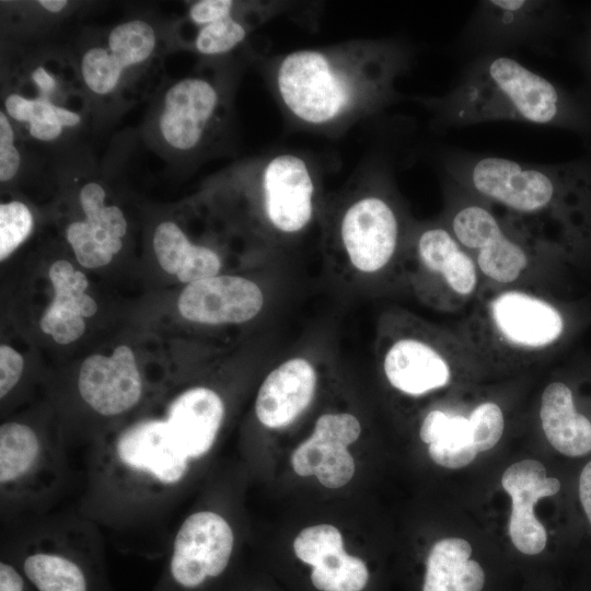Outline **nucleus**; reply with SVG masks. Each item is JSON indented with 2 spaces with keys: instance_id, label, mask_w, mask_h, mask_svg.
I'll return each mask as SVG.
<instances>
[{
  "instance_id": "obj_24",
  "label": "nucleus",
  "mask_w": 591,
  "mask_h": 591,
  "mask_svg": "<svg viewBox=\"0 0 591 591\" xmlns=\"http://www.w3.org/2000/svg\"><path fill=\"white\" fill-rule=\"evenodd\" d=\"M538 418L549 444L567 456H582L591 451V418L577 405L569 381L556 379L543 390Z\"/></svg>"
},
{
  "instance_id": "obj_30",
  "label": "nucleus",
  "mask_w": 591,
  "mask_h": 591,
  "mask_svg": "<svg viewBox=\"0 0 591 591\" xmlns=\"http://www.w3.org/2000/svg\"><path fill=\"white\" fill-rule=\"evenodd\" d=\"M188 28L193 31L189 37L193 47L206 56L231 51L245 39L247 34L245 24L236 16V11L221 19Z\"/></svg>"
},
{
  "instance_id": "obj_36",
  "label": "nucleus",
  "mask_w": 591,
  "mask_h": 591,
  "mask_svg": "<svg viewBox=\"0 0 591 591\" xmlns=\"http://www.w3.org/2000/svg\"><path fill=\"white\" fill-rule=\"evenodd\" d=\"M24 369L22 356L12 347H0V397H7L20 382Z\"/></svg>"
},
{
  "instance_id": "obj_7",
  "label": "nucleus",
  "mask_w": 591,
  "mask_h": 591,
  "mask_svg": "<svg viewBox=\"0 0 591 591\" xmlns=\"http://www.w3.org/2000/svg\"><path fill=\"white\" fill-rule=\"evenodd\" d=\"M374 358L386 383L410 398L426 397L484 373L453 327L398 306L378 317Z\"/></svg>"
},
{
  "instance_id": "obj_37",
  "label": "nucleus",
  "mask_w": 591,
  "mask_h": 591,
  "mask_svg": "<svg viewBox=\"0 0 591 591\" xmlns=\"http://www.w3.org/2000/svg\"><path fill=\"white\" fill-rule=\"evenodd\" d=\"M25 581L16 567L2 559L0 561V591H24Z\"/></svg>"
},
{
  "instance_id": "obj_38",
  "label": "nucleus",
  "mask_w": 591,
  "mask_h": 591,
  "mask_svg": "<svg viewBox=\"0 0 591 591\" xmlns=\"http://www.w3.org/2000/svg\"><path fill=\"white\" fill-rule=\"evenodd\" d=\"M578 57L584 69L591 89V18L579 39ZM586 94L591 99V92Z\"/></svg>"
},
{
  "instance_id": "obj_29",
  "label": "nucleus",
  "mask_w": 591,
  "mask_h": 591,
  "mask_svg": "<svg viewBox=\"0 0 591 591\" xmlns=\"http://www.w3.org/2000/svg\"><path fill=\"white\" fill-rule=\"evenodd\" d=\"M152 244L162 269L175 276L185 271L204 252V244L194 242L179 223L172 220L158 224Z\"/></svg>"
},
{
  "instance_id": "obj_18",
  "label": "nucleus",
  "mask_w": 591,
  "mask_h": 591,
  "mask_svg": "<svg viewBox=\"0 0 591 591\" xmlns=\"http://www.w3.org/2000/svg\"><path fill=\"white\" fill-rule=\"evenodd\" d=\"M221 109L219 90L201 77H187L164 93L157 116L163 143L175 152L197 149L212 130Z\"/></svg>"
},
{
  "instance_id": "obj_5",
  "label": "nucleus",
  "mask_w": 591,
  "mask_h": 591,
  "mask_svg": "<svg viewBox=\"0 0 591 591\" xmlns=\"http://www.w3.org/2000/svg\"><path fill=\"white\" fill-rule=\"evenodd\" d=\"M474 260L482 287L525 286L563 292L570 268L563 252L448 178L440 216Z\"/></svg>"
},
{
  "instance_id": "obj_8",
  "label": "nucleus",
  "mask_w": 591,
  "mask_h": 591,
  "mask_svg": "<svg viewBox=\"0 0 591 591\" xmlns=\"http://www.w3.org/2000/svg\"><path fill=\"white\" fill-rule=\"evenodd\" d=\"M414 223L386 183L359 194L339 210L328 235L333 271L362 289L402 286V262Z\"/></svg>"
},
{
  "instance_id": "obj_1",
  "label": "nucleus",
  "mask_w": 591,
  "mask_h": 591,
  "mask_svg": "<svg viewBox=\"0 0 591 591\" xmlns=\"http://www.w3.org/2000/svg\"><path fill=\"white\" fill-rule=\"evenodd\" d=\"M225 415L216 389L192 385L170 398L162 414L97 437L88 452L81 517L127 530L167 515L196 465L213 450Z\"/></svg>"
},
{
  "instance_id": "obj_21",
  "label": "nucleus",
  "mask_w": 591,
  "mask_h": 591,
  "mask_svg": "<svg viewBox=\"0 0 591 591\" xmlns=\"http://www.w3.org/2000/svg\"><path fill=\"white\" fill-rule=\"evenodd\" d=\"M77 391L82 403L100 417H120L136 408L144 386L132 350L120 345L109 357L92 355L84 359Z\"/></svg>"
},
{
  "instance_id": "obj_12",
  "label": "nucleus",
  "mask_w": 591,
  "mask_h": 591,
  "mask_svg": "<svg viewBox=\"0 0 591 591\" xmlns=\"http://www.w3.org/2000/svg\"><path fill=\"white\" fill-rule=\"evenodd\" d=\"M568 12L558 1H480L453 48L474 58L529 46L546 49L566 30Z\"/></svg>"
},
{
  "instance_id": "obj_14",
  "label": "nucleus",
  "mask_w": 591,
  "mask_h": 591,
  "mask_svg": "<svg viewBox=\"0 0 591 591\" xmlns=\"http://www.w3.org/2000/svg\"><path fill=\"white\" fill-rule=\"evenodd\" d=\"M154 27L132 19L112 27L100 40L88 46L79 59V74L94 95H118L136 74H144L158 50Z\"/></svg>"
},
{
  "instance_id": "obj_19",
  "label": "nucleus",
  "mask_w": 591,
  "mask_h": 591,
  "mask_svg": "<svg viewBox=\"0 0 591 591\" xmlns=\"http://www.w3.org/2000/svg\"><path fill=\"white\" fill-rule=\"evenodd\" d=\"M82 524L43 526L20 541L21 570L37 591H88L86 576L74 556Z\"/></svg>"
},
{
  "instance_id": "obj_33",
  "label": "nucleus",
  "mask_w": 591,
  "mask_h": 591,
  "mask_svg": "<svg viewBox=\"0 0 591 591\" xmlns=\"http://www.w3.org/2000/svg\"><path fill=\"white\" fill-rule=\"evenodd\" d=\"M297 557L312 567L327 554L344 549L341 533L331 524H317L302 530L293 542Z\"/></svg>"
},
{
  "instance_id": "obj_2",
  "label": "nucleus",
  "mask_w": 591,
  "mask_h": 591,
  "mask_svg": "<svg viewBox=\"0 0 591 591\" xmlns=\"http://www.w3.org/2000/svg\"><path fill=\"white\" fill-rule=\"evenodd\" d=\"M442 163L449 181L578 268L591 266V158L538 164L452 150Z\"/></svg>"
},
{
  "instance_id": "obj_15",
  "label": "nucleus",
  "mask_w": 591,
  "mask_h": 591,
  "mask_svg": "<svg viewBox=\"0 0 591 591\" xmlns=\"http://www.w3.org/2000/svg\"><path fill=\"white\" fill-rule=\"evenodd\" d=\"M334 355L324 343L313 341L285 357L258 387L254 414L270 430L294 424L312 405L326 362Z\"/></svg>"
},
{
  "instance_id": "obj_26",
  "label": "nucleus",
  "mask_w": 591,
  "mask_h": 591,
  "mask_svg": "<svg viewBox=\"0 0 591 591\" xmlns=\"http://www.w3.org/2000/svg\"><path fill=\"white\" fill-rule=\"evenodd\" d=\"M472 547L463 538L438 541L427 558L422 591H480L485 573L480 565L470 559Z\"/></svg>"
},
{
  "instance_id": "obj_31",
  "label": "nucleus",
  "mask_w": 591,
  "mask_h": 591,
  "mask_svg": "<svg viewBox=\"0 0 591 591\" xmlns=\"http://www.w3.org/2000/svg\"><path fill=\"white\" fill-rule=\"evenodd\" d=\"M473 442L478 452L493 449L501 439L506 429V413L494 399H484L470 408Z\"/></svg>"
},
{
  "instance_id": "obj_34",
  "label": "nucleus",
  "mask_w": 591,
  "mask_h": 591,
  "mask_svg": "<svg viewBox=\"0 0 591 591\" xmlns=\"http://www.w3.org/2000/svg\"><path fill=\"white\" fill-rule=\"evenodd\" d=\"M21 154L15 146V132L11 119L0 111V181H11L19 172Z\"/></svg>"
},
{
  "instance_id": "obj_16",
  "label": "nucleus",
  "mask_w": 591,
  "mask_h": 591,
  "mask_svg": "<svg viewBox=\"0 0 591 591\" xmlns=\"http://www.w3.org/2000/svg\"><path fill=\"white\" fill-rule=\"evenodd\" d=\"M234 532L224 515L210 509L188 513L171 542L167 573L177 588L193 590L220 576L234 548Z\"/></svg>"
},
{
  "instance_id": "obj_9",
  "label": "nucleus",
  "mask_w": 591,
  "mask_h": 591,
  "mask_svg": "<svg viewBox=\"0 0 591 591\" xmlns=\"http://www.w3.org/2000/svg\"><path fill=\"white\" fill-rule=\"evenodd\" d=\"M402 286L426 306L454 313L472 305L483 283L474 260L439 217L414 223L402 262Z\"/></svg>"
},
{
  "instance_id": "obj_35",
  "label": "nucleus",
  "mask_w": 591,
  "mask_h": 591,
  "mask_svg": "<svg viewBox=\"0 0 591 591\" xmlns=\"http://www.w3.org/2000/svg\"><path fill=\"white\" fill-rule=\"evenodd\" d=\"M236 11L232 0H199L189 5L187 11L188 27L221 19Z\"/></svg>"
},
{
  "instance_id": "obj_17",
  "label": "nucleus",
  "mask_w": 591,
  "mask_h": 591,
  "mask_svg": "<svg viewBox=\"0 0 591 591\" xmlns=\"http://www.w3.org/2000/svg\"><path fill=\"white\" fill-rule=\"evenodd\" d=\"M270 285L251 277L220 274L186 285L178 297L179 314L206 326L244 325L268 309Z\"/></svg>"
},
{
  "instance_id": "obj_6",
  "label": "nucleus",
  "mask_w": 591,
  "mask_h": 591,
  "mask_svg": "<svg viewBox=\"0 0 591 591\" xmlns=\"http://www.w3.org/2000/svg\"><path fill=\"white\" fill-rule=\"evenodd\" d=\"M401 49L382 45L360 68L313 49L288 54L277 71V88L287 108L311 125H325L357 104L378 102L391 92L403 67Z\"/></svg>"
},
{
  "instance_id": "obj_3",
  "label": "nucleus",
  "mask_w": 591,
  "mask_h": 591,
  "mask_svg": "<svg viewBox=\"0 0 591 591\" xmlns=\"http://www.w3.org/2000/svg\"><path fill=\"white\" fill-rule=\"evenodd\" d=\"M590 324L591 299L513 286L482 287L453 328L483 372H510L560 354Z\"/></svg>"
},
{
  "instance_id": "obj_40",
  "label": "nucleus",
  "mask_w": 591,
  "mask_h": 591,
  "mask_svg": "<svg viewBox=\"0 0 591 591\" xmlns=\"http://www.w3.org/2000/svg\"><path fill=\"white\" fill-rule=\"evenodd\" d=\"M38 3L51 13H59L68 5V1L66 0H40Z\"/></svg>"
},
{
  "instance_id": "obj_25",
  "label": "nucleus",
  "mask_w": 591,
  "mask_h": 591,
  "mask_svg": "<svg viewBox=\"0 0 591 591\" xmlns=\"http://www.w3.org/2000/svg\"><path fill=\"white\" fill-rule=\"evenodd\" d=\"M470 408L436 406L421 419L419 438L428 444L429 455L438 465L461 468L475 459L478 451L473 442Z\"/></svg>"
},
{
  "instance_id": "obj_27",
  "label": "nucleus",
  "mask_w": 591,
  "mask_h": 591,
  "mask_svg": "<svg viewBox=\"0 0 591 591\" xmlns=\"http://www.w3.org/2000/svg\"><path fill=\"white\" fill-rule=\"evenodd\" d=\"M48 275L55 297L46 312L82 317L95 314L97 304L85 293L89 282L82 271L74 270L66 259H58L50 266Z\"/></svg>"
},
{
  "instance_id": "obj_22",
  "label": "nucleus",
  "mask_w": 591,
  "mask_h": 591,
  "mask_svg": "<svg viewBox=\"0 0 591 591\" xmlns=\"http://www.w3.org/2000/svg\"><path fill=\"white\" fill-rule=\"evenodd\" d=\"M106 190L95 181L85 182L78 195L83 219L66 229V239L80 265L96 268L107 265L123 247L127 220L116 205L106 204Z\"/></svg>"
},
{
  "instance_id": "obj_11",
  "label": "nucleus",
  "mask_w": 591,
  "mask_h": 591,
  "mask_svg": "<svg viewBox=\"0 0 591 591\" xmlns=\"http://www.w3.org/2000/svg\"><path fill=\"white\" fill-rule=\"evenodd\" d=\"M248 182L259 236L269 252L294 242L312 228L317 193L303 159L291 153L275 155L255 170Z\"/></svg>"
},
{
  "instance_id": "obj_32",
  "label": "nucleus",
  "mask_w": 591,
  "mask_h": 591,
  "mask_svg": "<svg viewBox=\"0 0 591 591\" xmlns=\"http://www.w3.org/2000/svg\"><path fill=\"white\" fill-rule=\"evenodd\" d=\"M33 215L18 200L0 205V259H7L31 234Z\"/></svg>"
},
{
  "instance_id": "obj_39",
  "label": "nucleus",
  "mask_w": 591,
  "mask_h": 591,
  "mask_svg": "<svg viewBox=\"0 0 591 591\" xmlns=\"http://www.w3.org/2000/svg\"><path fill=\"white\" fill-rule=\"evenodd\" d=\"M579 497L591 524V461L583 467L579 478Z\"/></svg>"
},
{
  "instance_id": "obj_23",
  "label": "nucleus",
  "mask_w": 591,
  "mask_h": 591,
  "mask_svg": "<svg viewBox=\"0 0 591 591\" xmlns=\"http://www.w3.org/2000/svg\"><path fill=\"white\" fill-rule=\"evenodd\" d=\"M501 484L512 499L509 534L513 545L526 555L541 553L545 548L547 534L533 509L541 498L559 491V480L547 477L541 462L523 460L505 471Z\"/></svg>"
},
{
  "instance_id": "obj_13",
  "label": "nucleus",
  "mask_w": 591,
  "mask_h": 591,
  "mask_svg": "<svg viewBox=\"0 0 591 591\" xmlns=\"http://www.w3.org/2000/svg\"><path fill=\"white\" fill-rule=\"evenodd\" d=\"M71 94L63 67L54 59H39L22 69L18 83L4 97L2 111L31 138L50 142L82 120Z\"/></svg>"
},
{
  "instance_id": "obj_4",
  "label": "nucleus",
  "mask_w": 591,
  "mask_h": 591,
  "mask_svg": "<svg viewBox=\"0 0 591 591\" xmlns=\"http://www.w3.org/2000/svg\"><path fill=\"white\" fill-rule=\"evenodd\" d=\"M440 127L512 120L591 136V99L505 54L468 59L443 96L427 101Z\"/></svg>"
},
{
  "instance_id": "obj_28",
  "label": "nucleus",
  "mask_w": 591,
  "mask_h": 591,
  "mask_svg": "<svg viewBox=\"0 0 591 591\" xmlns=\"http://www.w3.org/2000/svg\"><path fill=\"white\" fill-rule=\"evenodd\" d=\"M368 579L366 564L344 549L324 556L311 572L313 586L321 591H361Z\"/></svg>"
},
{
  "instance_id": "obj_20",
  "label": "nucleus",
  "mask_w": 591,
  "mask_h": 591,
  "mask_svg": "<svg viewBox=\"0 0 591 591\" xmlns=\"http://www.w3.org/2000/svg\"><path fill=\"white\" fill-rule=\"evenodd\" d=\"M357 416L348 412L322 414L312 434L293 451L291 466L300 476H316L325 487L345 486L354 476L355 461L348 445L361 434Z\"/></svg>"
},
{
  "instance_id": "obj_10",
  "label": "nucleus",
  "mask_w": 591,
  "mask_h": 591,
  "mask_svg": "<svg viewBox=\"0 0 591 591\" xmlns=\"http://www.w3.org/2000/svg\"><path fill=\"white\" fill-rule=\"evenodd\" d=\"M67 453L60 441L32 425L8 420L0 426V500L5 512L38 510L61 489Z\"/></svg>"
}]
</instances>
